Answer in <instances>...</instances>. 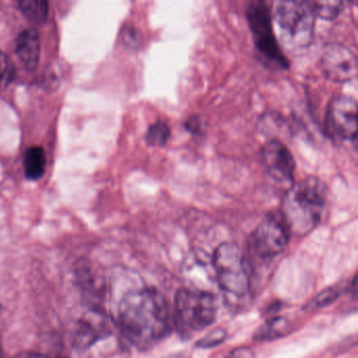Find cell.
<instances>
[{"instance_id":"6da1fadb","label":"cell","mask_w":358,"mask_h":358,"mask_svg":"<svg viewBox=\"0 0 358 358\" xmlns=\"http://www.w3.org/2000/svg\"><path fill=\"white\" fill-rule=\"evenodd\" d=\"M117 322L124 338L140 350L151 348L172 330L166 299L153 287L125 292L118 304Z\"/></svg>"},{"instance_id":"7a4b0ae2","label":"cell","mask_w":358,"mask_h":358,"mask_svg":"<svg viewBox=\"0 0 358 358\" xmlns=\"http://www.w3.org/2000/svg\"><path fill=\"white\" fill-rule=\"evenodd\" d=\"M327 202L325 183L317 178H307L294 183L284 196L282 212L290 231L306 236L323 218Z\"/></svg>"},{"instance_id":"3957f363","label":"cell","mask_w":358,"mask_h":358,"mask_svg":"<svg viewBox=\"0 0 358 358\" xmlns=\"http://www.w3.org/2000/svg\"><path fill=\"white\" fill-rule=\"evenodd\" d=\"M214 277L223 292L235 298H243L249 292L250 265L237 243L224 242L212 256Z\"/></svg>"},{"instance_id":"277c9868","label":"cell","mask_w":358,"mask_h":358,"mask_svg":"<svg viewBox=\"0 0 358 358\" xmlns=\"http://www.w3.org/2000/svg\"><path fill=\"white\" fill-rule=\"evenodd\" d=\"M277 21L286 44L292 48H306L315 36V16L306 0H280Z\"/></svg>"},{"instance_id":"5b68a950","label":"cell","mask_w":358,"mask_h":358,"mask_svg":"<svg viewBox=\"0 0 358 358\" xmlns=\"http://www.w3.org/2000/svg\"><path fill=\"white\" fill-rule=\"evenodd\" d=\"M177 317L184 327L201 331L216 322L218 306L212 292L181 288L174 296Z\"/></svg>"},{"instance_id":"8992f818","label":"cell","mask_w":358,"mask_h":358,"mask_svg":"<svg viewBox=\"0 0 358 358\" xmlns=\"http://www.w3.org/2000/svg\"><path fill=\"white\" fill-rule=\"evenodd\" d=\"M290 237L291 231L281 212L270 213L250 235L248 250L259 260H271L286 250Z\"/></svg>"},{"instance_id":"52a82bcc","label":"cell","mask_w":358,"mask_h":358,"mask_svg":"<svg viewBox=\"0 0 358 358\" xmlns=\"http://www.w3.org/2000/svg\"><path fill=\"white\" fill-rule=\"evenodd\" d=\"M248 19L261 54L268 62L281 69H287L289 63L275 41L271 27L270 14L265 0H252L248 10Z\"/></svg>"},{"instance_id":"ba28073f","label":"cell","mask_w":358,"mask_h":358,"mask_svg":"<svg viewBox=\"0 0 358 358\" xmlns=\"http://www.w3.org/2000/svg\"><path fill=\"white\" fill-rule=\"evenodd\" d=\"M326 134L334 141H353L357 138V104L350 96H334L326 110Z\"/></svg>"},{"instance_id":"9c48e42d","label":"cell","mask_w":358,"mask_h":358,"mask_svg":"<svg viewBox=\"0 0 358 358\" xmlns=\"http://www.w3.org/2000/svg\"><path fill=\"white\" fill-rule=\"evenodd\" d=\"M322 69L330 81L347 83L357 75V60L352 50L338 43L324 48L321 59Z\"/></svg>"},{"instance_id":"30bf717a","label":"cell","mask_w":358,"mask_h":358,"mask_svg":"<svg viewBox=\"0 0 358 358\" xmlns=\"http://www.w3.org/2000/svg\"><path fill=\"white\" fill-rule=\"evenodd\" d=\"M267 174L277 182H291L296 173V161L288 147L281 141H268L261 151Z\"/></svg>"},{"instance_id":"8fae6325","label":"cell","mask_w":358,"mask_h":358,"mask_svg":"<svg viewBox=\"0 0 358 358\" xmlns=\"http://www.w3.org/2000/svg\"><path fill=\"white\" fill-rule=\"evenodd\" d=\"M111 334L109 324L101 309L90 308L86 315L78 321L73 336V345L80 351L88 350L97 342L106 338Z\"/></svg>"},{"instance_id":"7c38bea8","label":"cell","mask_w":358,"mask_h":358,"mask_svg":"<svg viewBox=\"0 0 358 358\" xmlns=\"http://www.w3.org/2000/svg\"><path fill=\"white\" fill-rule=\"evenodd\" d=\"M75 278L90 308L101 309V301L104 298V284L97 277L90 263L81 261L76 264ZM102 310V309H101Z\"/></svg>"},{"instance_id":"4fadbf2b","label":"cell","mask_w":358,"mask_h":358,"mask_svg":"<svg viewBox=\"0 0 358 358\" xmlns=\"http://www.w3.org/2000/svg\"><path fill=\"white\" fill-rule=\"evenodd\" d=\"M40 37L35 29H27L16 39V54L27 71L37 69L40 59Z\"/></svg>"},{"instance_id":"5bb4252c","label":"cell","mask_w":358,"mask_h":358,"mask_svg":"<svg viewBox=\"0 0 358 358\" xmlns=\"http://www.w3.org/2000/svg\"><path fill=\"white\" fill-rule=\"evenodd\" d=\"M291 330L292 324L287 317H273L256 330L254 338L258 342H273L287 336Z\"/></svg>"},{"instance_id":"9a60e30c","label":"cell","mask_w":358,"mask_h":358,"mask_svg":"<svg viewBox=\"0 0 358 358\" xmlns=\"http://www.w3.org/2000/svg\"><path fill=\"white\" fill-rule=\"evenodd\" d=\"M46 168V155L41 147H29L23 157V169L25 178L38 180L44 176Z\"/></svg>"},{"instance_id":"2e32d148","label":"cell","mask_w":358,"mask_h":358,"mask_svg":"<svg viewBox=\"0 0 358 358\" xmlns=\"http://www.w3.org/2000/svg\"><path fill=\"white\" fill-rule=\"evenodd\" d=\"M19 8L27 20L42 24L48 19L50 6L48 0H18Z\"/></svg>"},{"instance_id":"e0dca14e","label":"cell","mask_w":358,"mask_h":358,"mask_svg":"<svg viewBox=\"0 0 358 358\" xmlns=\"http://www.w3.org/2000/svg\"><path fill=\"white\" fill-rule=\"evenodd\" d=\"M315 17L324 20H333L342 10L343 0H306Z\"/></svg>"},{"instance_id":"ac0fdd59","label":"cell","mask_w":358,"mask_h":358,"mask_svg":"<svg viewBox=\"0 0 358 358\" xmlns=\"http://www.w3.org/2000/svg\"><path fill=\"white\" fill-rule=\"evenodd\" d=\"M170 138V128L165 121H157L147 130L145 140L151 147H164Z\"/></svg>"},{"instance_id":"d6986e66","label":"cell","mask_w":358,"mask_h":358,"mask_svg":"<svg viewBox=\"0 0 358 358\" xmlns=\"http://www.w3.org/2000/svg\"><path fill=\"white\" fill-rule=\"evenodd\" d=\"M340 290L338 287H328L312 299L308 304L305 306V310L315 311L324 307L329 306L332 303L336 302L340 296Z\"/></svg>"},{"instance_id":"ffe728a7","label":"cell","mask_w":358,"mask_h":358,"mask_svg":"<svg viewBox=\"0 0 358 358\" xmlns=\"http://www.w3.org/2000/svg\"><path fill=\"white\" fill-rule=\"evenodd\" d=\"M226 329L224 328H214L212 331L208 332L203 338H200L195 343V347L199 349H212L220 346L227 340Z\"/></svg>"},{"instance_id":"44dd1931","label":"cell","mask_w":358,"mask_h":358,"mask_svg":"<svg viewBox=\"0 0 358 358\" xmlns=\"http://www.w3.org/2000/svg\"><path fill=\"white\" fill-rule=\"evenodd\" d=\"M15 71L11 60L4 54H0V88L8 85L14 78Z\"/></svg>"},{"instance_id":"7402d4cb","label":"cell","mask_w":358,"mask_h":358,"mask_svg":"<svg viewBox=\"0 0 358 358\" xmlns=\"http://www.w3.org/2000/svg\"><path fill=\"white\" fill-rule=\"evenodd\" d=\"M122 42L130 48H135L138 45L140 42L139 33L134 27H128L122 31L121 34Z\"/></svg>"},{"instance_id":"603a6c76","label":"cell","mask_w":358,"mask_h":358,"mask_svg":"<svg viewBox=\"0 0 358 358\" xmlns=\"http://www.w3.org/2000/svg\"><path fill=\"white\" fill-rule=\"evenodd\" d=\"M225 358H256V353L249 347H237L231 350Z\"/></svg>"},{"instance_id":"cb8c5ba5","label":"cell","mask_w":358,"mask_h":358,"mask_svg":"<svg viewBox=\"0 0 358 358\" xmlns=\"http://www.w3.org/2000/svg\"><path fill=\"white\" fill-rule=\"evenodd\" d=\"M13 358H50L48 355L43 353L35 352V351H23V352L17 353Z\"/></svg>"},{"instance_id":"d4e9b609","label":"cell","mask_w":358,"mask_h":358,"mask_svg":"<svg viewBox=\"0 0 358 358\" xmlns=\"http://www.w3.org/2000/svg\"><path fill=\"white\" fill-rule=\"evenodd\" d=\"M186 128L191 132L198 131V130L200 129V120H195L193 117H191V119H189L188 122H187Z\"/></svg>"},{"instance_id":"484cf974","label":"cell","mask_w":358,"mask_h":358,"mask_svg":"<svg viewBox=\"0 0 358 358\" xmlns=\"http://www.w3.org/2000/svg\"><path fill=\"white\" fill-rule=\"evenodd\" d=\"M0 358H4V351H2L1 338H0Z\"/></svg>"},{"instance_id":"4316f807","label":"cell","mask_w":358,"mask_h":358,"mask_svg":"<svg viewBox=\"0 0 358 358\" xmlns=\"http://www.w3.org/2000/svg\"><path fill=\"white\" fill-rule=\"evenodd\" d=\"M55 358H69V357H67V355H59L58 357H56Z\"/></svg>"}]
</instances>
